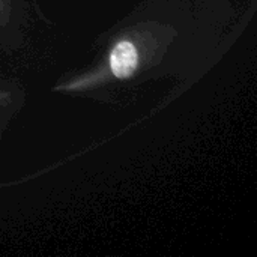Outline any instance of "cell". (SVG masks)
<instances>
[{
  "label": "cell",
  "instance_id": "1",
  "mask_svg": "<svg viewBox=\"0 0 257 257\" xmlns=\"http://www.w3.org/2000/svg\"><path fill=\"white\" fill-rule=\"evenodd\" d=\"M139 53L131 41H120L110 53V69L117 78H128L137 68Z\"/></svg>",
  "mask_w": 257,
  "mask_h": 257
}]
</instances>
